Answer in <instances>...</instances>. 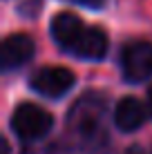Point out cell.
Here are the masks:
<instances>
[{"mask_svg":"<svg viewBox=\"0 0 152 154\" xmlns=\"http://www.w3.org/2000/svg\"><path fill=\"white\" fill-rule=\"evenodd\" d=\"M51 127H54V116L40 105L20 103L11 114V130L20 141L43 139Z\"/></svg>","mask_w":152,"mask_h":154,"instance_id":"cell-1","label":"cell"},{"mask_svg":"<svg viewBox=\"0 0 152 154\" xmlns=\"http://www.w3.org/2000/svg\"><path fill=\"white\" fill-rule=\"evenodd\" d=\"M123 78L130 83H143L152 76V45L145 40H134L121 51Z\"/></svg>","mask_w":152,"mask_h":154,"instance_id":"cell-2","label":"cell"},{"mask_svg":"<svg viewBox=\"0 0 152 154\" xmlns=\"http://www.w3.org/2000/svg\"><path fill=\"white\" fill-rule=\"evenodd\" d=\"M76 83V76L67 67H40L38 72L31 76V89L43 94L47 98H58L67 94Z\"/></svg>","mask_w":152,"mask_h":154,"instance_id":"cell-3","label":"cell"},{"mask_svg":"<svg viewBox=\"0 0 152 154\" xmlns=\"http://www.w3.org/2000/svg\"><path fill=\"white\" fill-rule=\"evenodd\" d=\"M103 109H105V100L98 94H87V96L78 98L76 105L70 109L67 123H70V127H74L76 132L90 136L92 132H96L98 123H101Z\"/></svg>","mask_w":152,"mask_h":154,"instance_id":"cell-4","label":"cell"},{"mask_svg":"<svg viewBox=\"0 0 152 154\" xmlns=\"http://www.w3.org/2000/svg\"><path fill=\"white\" fill-rule=\"evenodd\" d=\"M31 56H34V40L27 34H11L2 40V51H0L2 72H11L25 65Z\"/></svg>","mask_w":152,"mask_h":154,"instance_id":"cell-5","label":"cell"},{"mask_svg":"<svg viewBox=\"0 0 152 154\" xmlns=\"http://www.w3.org/2000/svg\"><path fill=\"white\" fill-rule=\"evenodd\" d=\"M51 38L56 40V45L60 47V49L65 51H72L74 49V45L78 42L81 38L83 29H85V25L81 23V18L70 11H60L56 14L54 18H51Z\"/></svg>","mask_w":152,"mask_h":154,"instance_id":"cell-6","label":"cell"},{"mask_svg":"<svg viewBox=\"0 0 152 154\" xmlns=\"http://www.w3.org/2000/svg\"><path fill=\"white\" fill-rule=\"evenodd\" d=\"M148 107H145L141 100L132 98V96H125L116 103L114 107V123L121 132H134L139 130L141 125L145 123L148 119Z\"/></svg>","mask_w":152,"mask_h":154,"instance_id":"cell-7","label":"cell"},{"mask_svg":"<svg viewBox=\"0 0 152 154\" xmlns=\"http://www.w3.org/2000/svg\"><path fill=\"white\" fill-rule=\"evenodd\" d=\"M107 45L110 42H107V36L103 34V29L85 27L78 42L72 49V54H76L78 58H85V60H101L107 54Z\"/></svg>","mask_w":152,"mask_h":154,"instance_id":"cell-8","label":"cell"},{"mask_svg":"<svg viewBox=\"0 0 152 154\" xmlns=\"http://www.w3.org/2000/svg\"><path fill=\"white\" fill-rule=\"evenodd\" d=\"M76 5H83V7H90V9H98L103 7V0H72Z\"/></svg>","mask_w":152,"mask_h":154,"instance_id":"cell-9","label":"cell"},{"mask_svg":"<svg viewBox=\"0 0 152 154\" xmlns=\"http://www.w3.org/2000/svg\"><path fill=\"white\" fill-rule=\"evenodd\" d=\"M145 107H148V114H150V119H152V87H150V92H148V100H145Z\"/></svg>","mask_w":152,"mask_h":154,"instance_id":"cell-10","label":"cell"},{"mask_svg":"<svg viewBox=\"0 0 152 154\" xmlns=\"http://www.w3.org/2000/svg\"><path fill=\"white\" fill-rule=\"evenodd\" d=\"M125 154H145V152L141 150V147H137V145H134V147H130V150L125 152Z\"/></svg>","mask_w":152,"mask_h":154,"instance_id":"cell-11","label":"cell"}]
</instances>
